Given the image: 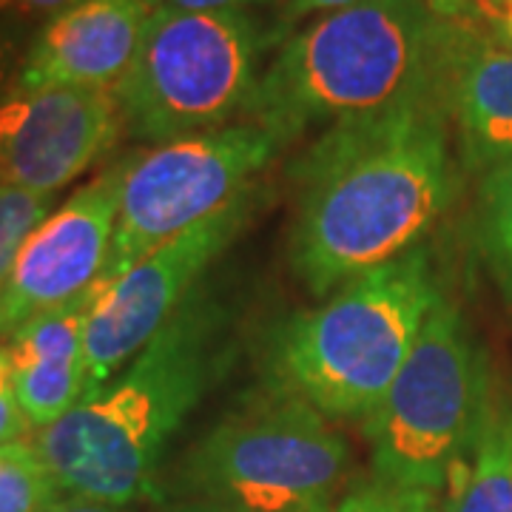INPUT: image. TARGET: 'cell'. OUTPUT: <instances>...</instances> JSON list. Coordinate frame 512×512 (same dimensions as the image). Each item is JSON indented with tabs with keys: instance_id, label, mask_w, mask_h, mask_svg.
<instances>
[{
	"instance_id": "6da1fadb",
	"label": "cell",
	"mask_w": 512,
	"mask_h": 512,
	"mask_svg": "<svg viewBox=\"0 0 512 512\" xmlns=\"http://www.w3.org/2000/svg\"><path fill=\"white\" fill-rule=\"evenodd\" d=\"M291 262L316 296L419 248L456 188L447 97L325 128L293 168Z\"/></svg>"
},
{
	"instance_id": "7a4b0ae2",
	"label": "cell",
	"mask_w": 512,
	"mask_h": 512,
	"mask_svg": "<svg viewBox=\"0 0 512 512\" xmlns=\"http://www.w3.org/2000/svg\"><path fill=\"white\" fill-rule=\"evenodd\" d=\"M470 29L424 0H359L285 40L242 114L288 146L313 126L447 97Z\"/></svg>"
},
{
	"instance_id": "3957f363",
	"label": "cell",
	"mask_w": 512,
	"mask_h": 512,
	"mask_svg": "<svg viewBox=\"0 0 512 512\" xmlns=\"http://www.w3.org/2000/svg\"><path fill=\"white\" fill-rule=\"evenodd\" d=\"M225 359V313L197 288L114 379L86 390L35 447L57 487L128 507L157 487L168 441L200 404Z\"/></svg>"
},
{
	"instance_id": "277c9868",
	"label": "cell",
	"mask_w": 512,
	"mask_h": 512,
	"mask_svg": "<svg viewBox=\"0 0 512 512\" xmlns=\"http://www.w3.org/2000/svg\"><path fill=\"white\" fill-rule=\"evenodd\" d=\"M441 299L424 248L345 282L328 299L288 316L268 342L265 370L279 393L325 419H367L407 362Z\"/></svg>"
},
{
	"instance_id": "5b68a950",
	"label": "cell",
	"mask_w": 512,
	"mask_h": 512,
	"mask_svg": "<svg viewBox=\"0 0 512 512\" xmlns=\"http://www.w3.org/2000/svg\"><path fill=\"white\" fill-rule=\"evenodd\" d=\"M268 37L245 9H151L134 63L114 89L123 128L154 146L228 126L259 80Z\"/></svg>"
},
{
	"instance_id": "8992f818",
	"label": "cell",
	"mask_w": 512,
	"mask_h": 512,
	"mask_svg": "<svg viewBox=\"0 0 512 512\" xmlns=\"http://www.w3.org/2000/svg\"><path fill=\"white\" fill-rule=\"evenodd\" d=\"M348 467V444L328 419L271 390L188 450L180 490L242 512H330Z\"/></svg>"
},
{
	"instance_id": "52a82bcc",
	"label": "cell",
	"mask_w": 512,
	"mask_h": 512,
	"mask_svg": "<svg viewBox=\"0 0 512 512\" xmlns=\"http://www.w3.org/2000/svg\"><path fill=\"white\" fill-rule=\"evenodd\" d=\"M490 373L464 316L441 296L396 382L365 419L379 481L439 493L490 399Z\"/></svg>"
},
{
	"instance_id": "ba28073f",
	"label": "cell",
	"mask_w": 512,
	"mask_h": 512,
	"mask_svg": "<svg viewBox=\"0 0 512 512\" xmlns=\"http://www.w3.org/2000/svg\"><path fill=\"white\" fill-rule=\"evenodd\" d=\"M279 148L271 131L245 120L123 154L109 262L97 282L120 279L154 248L231 208Z\"/></svg>"
},
{
	"instance_id": "9c48e42d",
	"label": "cell",
	"mask_w": 512,
	"mask_h": 512,
	"mask_svg": "<svg viewBox=\"0 0 512 512\" xmlns=\"http://www.w3.org/2000/svg\"><path fill=\"white\" fill-rule=\"evenodd\" d=\"M251 191L211 220L154 248L114 282L94 285L86 322V390L114 379L197 291L205 268L251 217Z\"/></svg>"
},
{
	"instance_id": "30bf717a",
	"label": "cell",
	"mask_w": 512,
	"mask_h": 512,
	"mask_svg": "<svg viewBox=\"0 0 512 512\" xmlns=\"http://www.w3.org/2000/svg\"><path fill=\"white\" fill-rule=\"evenodd\" d=\"M123 157L80 185L26 239L0 291V345L29 319L80 299L109 262Z\"/></svg>"
},
{
	"instance_id": "8fae6325",
	"label": "cell",
	"mask_w": 512,
	"mask_h": 512,
	"mask_svg": "<svg viewBox=\"0 0 512 512\" xmlns=\"http://www.w3.org/2000/svg\"><path fill=\"white\" fill-rule=\"evenodd\" d=\"M106 89H15L0 100V188L57 194L100 163L123 134Z\"/></svg>"
},
{
	"instance_id": "7c38bea8",
	"label": "cell",
	"mask_w": 512,
	"mask_h": 512,
	"mask_svg": "<svg viewBox=\"0 0 512 512\" xmlns=\"http://www.w3.org/2000/svg\"><path fill=\"white\" fill-rule=\"evenodd\" d=\"M148 0H74L29 40L15 89L114 92L146 32Z\"/></svg>"
},
{
	"instance_id": "4fadbf2b",
	"label": "cell",
	"mask_w": 512,
	"mask_h": 512,
	"mask_svg": "<svg viewBox=\"0 0 512 512\" xmlns=\"http://www.w3.org/2000/svg\"><path fill=\"white\" fill-rule=\"evenodd\" d=\"M92 305L94 288L29 319L6 342L18 402L35 433L63 419L86 393V322Z\"/></svg>"
},
{
	"instance_id": "5bb4252c",
	"label": "cell",
	"mask_w": 512,
	"mask_h": 512,
	"mask_svg": "<svg viewBox=\"0 0 512 512\" xmlns=\"http://www.w3.org/2000/svg\"><path fill=\"white\" fill-rule=\"evenodd\" d=\"M447 111L456 126L461 163L493 171L512 157V49L470 29L447 80Z\"/></svg>"
},
{
	"instance_id": "9a60e30c",
	"label": "cell",
	"mask_w": 512,
	"mask_h": 512,
	"mask_svg": "<svg viewBox=\"0 0 512 512\" xmlns=\"http://www.w3.org/2000/svg\"><path fill=\"white\" fill-rule=\"evenodd\" d=\"M444 512H512V402L495 384L473 444L450 470Z\"/></svg>"
},
{
	"instance_id": "2e32d148",
	"label": "cell",
	"mask_w": 512,
	"mask_h": 512,
	"mask_svg": "<svg viewBox=\"0 0 512 512\" xmlns=\"http://www.w3.org/2000/svg\"><path fill=\"white\" fill-rule=\"evenodd\" d=\"M476 237L495 282L512 302V157L484 174L476 208Z\"/></svg>"
},
{
	"instance_id": "e0dca14e",
	"label": "cell",
	"mask_w": 512,
	"mask_h": 512,
	"mask_svg": "<svg viewBox=\"0 0 512 512\" xmlns=\"http://www.w3.org/2000/svg\"><path fill=\"white\" fill-rule=\"evenodd\" d=\"M60 493L35 441L0 444V512H49Z\"/></svg>"
},
{
	"instance_id": "ac0fdd59",
	"label": "cell",
	"mask_w": 512,
	"mask_h": 512,
	"mask_svg": "<svg viewBox=\"0 0 512 512\" xmlns=\"http://www.w3.org/2000/svg\"><path fill=\"white\" fill-rule=\"evenodd\" d=\"M55 194L26 188H0V291L12 274L26 239L52 214Z\"/></svg>"
},
{
	"instance_id": "d6986e66",
	"label": "cell",
	"mask_w": 512,
	"mask_h": 512,
	"mask_svg": "<svg viewBox=\"0 0 512 512\" xmlns=\"http://www.w3.org/2000/svg\"><path fill=\"white\" fill-rule=\"evenodd\" d=\"M330 512H444L436 501V493L427 490H407L387 481H367L350 490Z\"/></svg>"
},
{
	"instance_id": "ffe728a7",
	"label": "cell",
	"mask_w": 512,
	"mask_h": 512,
	"mask_svg": "<svg viewBox=\"0 0 512 512\" xmlns=\"http://www.w3.org/2000/svg\"><path fill=\"white\" fill-rule=\"evenodd\" d=\"M26 436H35V430L18 402L15 365H12L9 348L0 345V444L23 441Z\"/></svg>"
},
{
	"instance_id": "44dd1931",
	"label": "cell",
	"mask_w": 512,
	"mask_h": 512,
	"mask_svg": "<svg viewBox=\"0 0 512 512\" xmlns=\"http://www.w3.org/2000/svg\"><path fill=\"white\" fill-rule=\"evenodd\" d=\"M23 55H26L23 26H18V23H12V20L0 15V100L12 92V86L18 80Z\"/></svg>"
},
{
	"instance_id": "7402d4cb",
	"label": "cell",
	"mask_w": 512,
	"mask_h": 512,
	"mask_svg": "<svg viewBox=\"0 0 512 512\" xmlns=\"http://www.w3.org/2000/svg\"><path fill=\"white\" fill-rule=\"evenodd\" d=\"M72 3L74 0H0V15L18 26H26V23L43 26L46 20L55 18L57 12H63Z\"/></svg>"
},
{
	"instance_id": "603a6c76",
	"label": "cell",
	"mask_w": 512,
	"mask_h": 512,
	"mask_svg": "<svg viewBox=\"0 0 512 512\" xmlns=\"http://www.w3.org/2000/svg\"><path fill=\"white\" fill-rule=\"evenodd\" d=\"M259 0H148L151 9H177V12H237Z\"/></svg>"
},
{
	"instance_id": "cb8c5ba5",
	"label": "cell",
	"mask_w": 512,
	"mask_h": 512,
	"mask_svg": "<svg viewBox=\"0 0 512 512\" xmlns=\"http://www.w3.org/2000/svg\"><path fill=\"white\" fill-rule=\"evenodd\" d=\"M478 15L493 23L495 35L504 43V49H512V0H484L478 6Z\"/></svg>"
},
{
	"instance_id": "d4e9b609",
	"label": "cell",
	"mask_w": 512,
	"mask_h": 512,
	"mask_svg": "<svg viewBox=\"0 0 512 512\" xmlns=\"http://www.w3.org/2000/svg\"><path fill=\"white\" fill-rule=\"evenodd\" d=\"M49 512H128V507H114V504H103V501H92V498L66 495Z\"/></svg>"
},
{
	"instance_id": "484cf974",
	"label": "cell",
	"mask_w": 512,
	"mask_h": 512,
	"mask_svg": "<svg viewBox=\"0 0 512 512\" xmlns=\"http://www.w3.org/2000/svg\"><path fill=\"white\" fill-rule=\"evenodd\" d=\"M291 3V15H311V12H339L348 9L359 0H288Z\"/></svg>"
},
{
	"instance_id": "4316f807",
	"label": "cell",
	"mask_w": 512,
	"mask_h": 512,
	"mask_svg": "<svg viewBox=\"0 0 512 512\" xmlns=\"http://www.w3.org/2000/svg\"><path fill=\"white\" fill-rule=\"evenodd\" d=\"M424 3L444 18H464L470 12H478L484 0H424Z\"/></svg>"
},
{
	"instance_id": "83f0119b",
	"label": "cell",
	"mask_w": 512,
	"mask_h": 512,
	"mask_svg": "<svg viewBox=\"0 0 512 512\" xmlns=\"http://www.w3.org/2000/svg\"><path fill=\"white\" fill-rule=\"evenodd\" d=\"M177 512H242L231 510V507H220V504H208V501H188Z\"/></svg>"
}]
</instances>
